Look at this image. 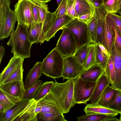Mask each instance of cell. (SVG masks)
Listing matches in <instances>:
<instances>
[{
	"mask_svg": "<svg viewBox=\"0 0 121 121\" xmlns=\"http://www.w3.org/2000/svg\"><path fill=\"white\" fill-rule=\"evenodd\" d=\"M10 36L7 44L11 47V52L13 56L24 59L30 58L33 44L29 39L27 26L18 22L16 29Z\"/></svg>",
	"mask_w": 121,
	"mask_h": 121,
	"instance_id": "6da1fadb",
	"label": "cell"
},
{
	"mask_svg": "<svg viewBox=\"0 0 121 121\" xmlns=\"http://www.w3.org/2000/svg\"><path fill=\"white\" fill-rule=\"evenodd\" d=\"M75 79H67L62 83L57 82L55 80L51 90L63 113H68L75 104L74 97Z\"/></svg>",
	"mask_w": 121,
	"mask_h": 121,
	"instance_id": "7a4b0ae2",
	"label": "cell"
},
{
	"mask_svg": "<svg viewBox=\"0 0 121 121\" xmlns=\"http://www.w3.org/2000/svg\"><path fill=\"white\" fill-rule=\"evenodd\" d=\"M64 57L56 47L43 59L42 73L46 76L55 79L62 76Z\"/></svg>",
	"mask_w": 121,
	"mask_h": 121,
	"instance_id": "3957f363",
	"label": "cell"
},
{
	"mask_svg": "<svg viewBox=\"0 0 121 121\" xmlns=\"http://www.w3.org/2000/svg\"><path fill=\"white\" fill-rule=\"evenodd\" d=\"M97 82L87 81L79 76L75 79L74 97L75 104H87L93 94Z\"/></svg>",
	"mask_w": 121,
	"mask_h": 121,
	"instance_id": "277c9868",
	"label": "cell"
},
{
	"mask_svg": "<svg viewBox=\"0 0 121 121\" xmlns=\"http://www.w3.org/2000/svg\"><path fill=\"white\" fill-rule=\"evenodd\" d=\"M65 27L67 28L73 35L77 49L86 44L92 43L87 25L77 18L73 20Z\"/></svg>",
	"mask_w": 121,
	"mask_h": 121,
	"instance_id": "5b68a950",
	"label": "cell"
},
{
	"mask_svg": "<svg viewBox=\"0 0 121 121\" xmlns=\"http://www.w3.org/2000/svg\"><path fill=\"white\" fill-rule=\"evenodd\" d=\"M62 30V32L56 47L64 57L73 56L77 49L74 38L66 28L64 27Z\"/></svg>",
	"mask_w": 121,
	"mask_h": 121,
	"instance_id": "8992f818",
	"label": "cell"
},
{
	"mask_svg": "<svg viewBox=\"0 0 121 121\" xmlns=\"http://www.w3.org/2000/svg\"><path fill=\"white\" fill-rule=\"evenodd\" d=\"M14 11L18 22L27 28L35 22L30 0H19L14 5Z\"/></svg>",
	"mask_w": 121,
	"mask_h": 121,
	"instance_id": "52a82bcc",
	"label": "cell"
},
{
	"mask_svg": "<svg viewBox=\"0 0 121 121\" xmlns=\"http://www.w3.org/2000/svg\"><path fill=\"white\" fill-rule=\"evenodd\" d=\"M0 89L15 103L23 99L25 90L23 80L14 81L0 85Z\"/></svg>",
	"mask_w": 121,
	"mask_h": 121,
	"instance_id": "ba28073f",
	"label": "cell"
},
{
	"mask_svg": "<svg viewBox=\"0 0 121 121\" xmlns=\"http://www.w3.org/2000/svg\"><path fill=\"white\" fill-rule=\"evenodd\" d=\"M85 70L84 66L73 55L64 57L63 81L66 79L77 78Z\"/></svg>",
	"mask_w": 121,
	"mask_h": 121,
	"instance_id": "9c48e42d",
	"label": "cell"
},
{
	"mask_svg": "<svg viewBox=\"0 0 121 121\" xmlns=\"http://www.w3.org/2000/svg\"><path fill=\"white\" fill-rule=\"evenodd\" d=\"M36 101L34 99H23L5 113L0 115V121H14L24 113Z\"/></svg>",
	"mask_w": 121,
	"mask_h": 121,
	"instance_id": "30bf717a",
	"label": "cell"
},
{
	"mask_svg": "<svg viewBox=\"0 0 121 121\" xmlns=\"http://www.w3.org/2000/svg\"><path fill=\"white\" fill-rule=\"evenodd\" d=\"M17 21L14 10L10 8L6 17L0 24V39L2 40L11 36L14 31L16 22Z\"/></svg>",
	"mask_w": 121,
	"mask_h": 121,
	"instance_id": "8fae6325",
	"label": "cell"
},
{
	"mask_svg": "<svg viewBox=\"0 0 121 121\" xmlns=\"http://www.w3.org/2000/svg\"><path fill=\"white\" fill-rule=\"evenodd\" d=\"M38 101L42 108L40 112L63 114L51 91Z\"/></svg>",
	"mask_w": 121,
	"mask_h": 121,
	"instance_id": "7c38bea8",
	"label": "cell"
},
{
	"mask_svg": "<svg viewBox=\"0 0 121 121\" xmlns=\"http://www.w3.org/2000/svg\"><path fill=\"white\" fill-rule=\"evenodd\" d=\"M110 57L114 65L115 72L114 88L121 91V52L113 44Z\"/></svg>",
	"mask_w": 121,
	"mask_h": 121,
	"instance_id": "4fadbf2b",
	"label": "cell"
},
{
	"mask_svg": "<svg viewBox=\"0 0 121 121\" xmlns=\"http://www.w3.org/2000/svg\"><path fill=\"white\" fill-rule=\"evenodd\" d=\"M74 19L66 14L59 17H57L50 28L46 33L45 35V40L49 41L52 38L55 36L58 30H62Z\"/></svg>",
	"mask_w": 121,
	"mask_h": 121,
	"instance_id": "5bb4252c",
	"label": "cell"
},
{
	"mask_svg": "<svg viewBox=\"0 0 121 121\" xmlns=\"http://www.w3.org/2000/svg\"><path fill=\"white\" fill-rule=\"evenodd\" d=\"M42 62H37L27 73L24 85L25 90H27L36 84L42 76Z\"/></svg>",
	"mask_w": 121,
	"mask_h": 121,
	"instance_id": "9a60e30c",
	"label": "cell"
},
{
	"mask_svg": "<svg viewBox=\"0 0 121 121\" xmlns=\"http://www.w3.org/2000/svg\"><path fill=\"white\" fill-rule=\"evenodd\" d=\"M95 9L98 23L95 43L97 44L99 43L103 45L104 22L106 19L107 15L109 13L103 4L96 8Z\"/></svg>",
	"mask_w": 121,
	"mask_h": 121,
	"instance_id": "2e32d148",
	"label": "cell"
},
{
	"mask_svg": "<svg viewBox=\"0 0 121 121\" xmlns=\"http://www.w3.org/2000/svg\"><path fill=\"white\" fill-rule=\"evenodd\" d=\"M24 59L13 56L0 75V84L5 80L21 64L23 63Z\"/></svg>",
	"mask_w": 121,
	"mask_h": 121,
	"instance_id": "e0dca14e",
	"label": "cell"
},
{
	"mask_svg": "<svg viewBox=\"0 0 121 121\" xmlns=\"http://www.w3.org/2000/svg\"><path fill=\"white\" fill-rule=\"evenodd\" d=\"M104 71L99 65L96 64L87 69H85L79 76L85 81L97 82Z\"/></svg>",
	"mask_w": 121,
	"mask_h": 121,
	"instance_id": "ac0fdd59",
	"label": "cell"
},
{
	"mask_svg": "<svg viewBox=\"0 0 121 121\" xmlns=\"http://www.w3.org/2000/svg\"><path fill=\"white\" fill-rule=\"evenodd\" d=\"M110 84L104 71L97 82L92 95L89 100L90 103H96L105 88Z\"/></svg>",
	"mask_w": 121,
	"mask_h": 121,
	"instance_id": "d6986e66",
	"label": "cell"
},
{
	"mask_svg": "<svg viewBox=\"0 0 121 121\" xmlns=\"http://www.w3.org/2000/svg\"><path fill=\"white\" fill-rule=\"evenodd\" d=\"M115 36L113 30L106 22V19L104 24L103 45L111 55Z\"/></svg>",
	"mask_w": 121,
	"mask_h": 121,
	"instance_id": "ffe728a7",
	"label": "cell"
},
{
	"mask_svg": "<svg viewBox=\"0 0 121 121\" xmlns=\"http://www.w3.org/2000/svg\"><path fill=\"white\" fill-rule=\"evenodd\" d=\"M86 114H105L115 116L118 113L113 110L102 106L95 103H90L87 104L84 109Z\"/></svg>",
	"mask_w": 121,
	"mask_h": 121,
	"instance_id": "44dd1931",
	"label": "cell"
},
{
	"mask_svg": "<svg viewBox=\"0 0 121 121\" xmlns=\"http://www.w3.org/2000/svg\"><path fill=\"white\" fill-rule=\"evenodd\" d=\"M117 89L110 85H108L102 93L98 101L95 103L99 105L105 107L113 100L116 95Z\"/></svg>",
	"mask_w": 121,
	"mask_h": 121,
	"instance_id": "7402d4cb",
	"label": "cell"
},
{
	"mask_svg": "<svg viewBox=\"0 0 121 121\" xmlns=\"http://www.w3.org/2000/svg\"><path fill=\"white\" fill-rule=\"evenodd\" d=\"M57 18V16L55 11L52 13L49 11L47 13L42 23L41 31L39 40V43L40 44L43 43L45 41V35Z\"/></svg>",
	"mask_w": 121,
	"mask_h": 121,
	"instance_id": "603a6c76",
	"label": "cell"
},
{
	"mask_svg": "<svg viewBox=\"0 0 121 121\" xmlns=\"http://www.w3.org/2000/svg\"><path fill=\"white\" fill-rule=\"evenodd\" d=\"M78 121H119L115 116L105 114H86L77 117Z\"/></svg>",
	"mask_w": 121,
	"mask_h": 121,
	"instance_id": "cb8c5ba5",
	"label": "cell"
},
{
	"mask_svg": "<svg viewBox=\"0 0 121 121\" xmlns=\"http://www.w3.org/2000/svg\"><path fill=\"white\" fill-rule=\"evenodd\" d=\"M42 23L34 22L28 28L27 31L29 39L32 43H39V40L41 33Z\"/></svg>",
	"mask_w": 121,
	"mask_h": 121,
	"instance_id": "d4e9b609",
	"label": "cell"
},
{
	"mask_svg": "<svg viewBox=\"0 0 121 121\" xmlns=\"http://www.w3.org/2000/svg\"><path fill=\"white\" fill-rule=\"evenodd\" d=\"M75 9L78 17L86 14L96 13V9L86 0H76Z\"/></svg>",
	"mask_w": 121,
	"mask_h": 121,
	"instance_id": "484cf974",
	"label": "cell"
},
{
	"mask_svg": "<svg viewBox=\"0 0 121 121\" xmlns=\"http://www.w3.org/2000/svg\"><path fill=\"white\" fill-rule=\"evenodd\" d=\"M96 44L90 43L87 57L84 65L85 69H87L97 64L96 63Z\"/></svg>",
	"mask_w": 121,
	"mask_h": 121,
	"instance_id": "4316f807",
	"label": "cell"
},
{
	"mask_svg": "<svg viewBox=\"0 0 121 121\" xmlns=\"http://www.w3.org/2000/svg\"><path fill=\"white\" fill-rule=\"evenodd\" d=\"M37 121H67L65 117L63 114L51 113H42L36 116Z\"/></svg>",
	"mask_w": 121,
	"mask_h": 121,
	"instance_id": "83f0119b",
	"label": "cell"
},
{
	"mask_svg": "<svg viewBox=\"0 0 121 121\" xmlns=\"http://www.w3.org/2000/svg\"><path fill=\"white\" fill-rule=\"evenodd\" d=\"M37 102L35 101L24 113L16 118L14 121H37L35 109Z\"/></svg>",
	"mask_w": 121,
	"mask_h": 121,
	"instance_id": "f1b7e54d",
	"label": "cell"
},
{
	"mask_svg": "<svg viewBox=\"0 0 121 121\" xmlns=\"http://www.w3.org/2000/svg\"><path fill=\"white\" fill-rule=\"evenodd\" d=\"M53 81L46 82L41 85L36 92L34 99L37 101L40 100L51 91L54 84Z\"/></svg>",
	"mask_w": 121,
	"mask_h": 121,
	"instance_id": "f546056e",
	"label": "cell"
},
{
	"mask_svg": "<svg viewBox=\"0 0 121 121\" xmlns=\"http://www.w3.org/2000/svg\"><path fill=\"white\" fill-rule=\"evenodd\" d=\"M90 43L86 44L77 49L73 55L78 61L83 66L88 53Z\"/></svg>",
	"mask_w": 121,
	"mask_h": 121,
	"instance_id": "4dcf8cb0",
	"label": "cell"
},
{
	"mask_svg": "<svg viewBox=\"0 0 121 121\" xmlns=\"http://www.w3.org/2000/svg\"><path fill=\"white\" fill-rule=\"evenodd\" d=\"M23 63L21 64L0 85L15 80H23Z\"/></svg>",
	"mask_w": 121,
	"mask_h": 121,
	"instance_id": "1f68e13d",
	"label": "cell"
},
{
	"mask_svg": "<svg viewBox=\"0 0 121 121\" xmlns=\"http://www.w3.org/2000/svg\"><path fill=\"white\" fill-rule=\"evenodd\" d=\"M103 4L109 13H115L119 11L121 0H108Z\"/></svg>",
	"mask_w": 121,
	"mask_h": 121,
	"instance_id": "d6a6232c",
	"label": "cell"
},
{
	"mask_svg": "<svg viewBox=\"0 0 121 121\" xmlns=\"http://www.w3.org/2000/svg\"><path fill=\"white\" fill-rule=\"evenodd\" d=\"M96 63L100 65L104 70L108 64L109 59L101 50L96 44Z\"/></svg>",
	"mask_w": 121,
	"mask_h": 121,
	"instance_id": "836d02e7",
	"label": "cell"
},
{
	"mask_svg": "<svg viewBox=\"0 0 121 121\" xmlns=\"http://www.w3.org/2000/svg\"><path fill=\"white\" fill-rule=\"evenodd\" d=\"M104 71L111 86L114 88L116 81L115 72L114 65L110 57L108 64Z\"/></svg>",
	"mask_w": 121,
	"mask_h": 121,
	"instance_id": "e575fe53",
	"label": "cell"
},
{
	"mask_svg": "<svg viewBox=\"0 0 121 121\" xmlns=\"http://www.w3.org/2000/svg\"><path fill=\"white\" fill-rule=\"evenodd\" d=\"M115 110L119 113L121 112V91L117 89L116 95L113 100L104 107Z\"/></svg>",
	"mask_w": 121,
	"mask_h": 121,
	"instance_id": "d590c367",
	"label": "cell"
},
{
	"mask_svg": "<svg viewBox=\"0 0 121 121\" xmlns=\"http://www.w3.org/2000/svg\"><path fill=\"white\" fill-rule=\"evenodd\" d=\"M0 104L3 106L4 114L13 107L16 103L10 100L0 89Z\"/></svg>",
	"mask_w": 121,
	"mask_h": 121,
	"instance_id": "8d00e7d4",
	"label": "cell"
},
{
	"mask_svg": "<svg viewBox=\"0 0 121 121\" xmlns=\"http://www.w3.org/2000/svg\"><path fill=\"white\" fill-rule=\"evenodd\" d=\"M98 21L97 16L87 25L92 43H95L96 39Z\"/></svg>",
	"mask_w": 121,
	"mask_h": 121,
	"instance_id": "74e56055",
	"label": "cell"
},
{
	"mask_svg": "<svg viewBox=\"0 0 121 121\" xmlns=\"http://www.w3.org/2000/svg\"><path fill=\"white\" fill-rule=\"evenodd\" d=\"M43 82L41 80L38 81L31 87L25 90L23 99H31L34 98L38 90L42 84Z\"/></svg>",
	"mask_w": 121,
	"mask_h": 121,
	"instance_id": "f35d334b",
	"label": "cell"
},
{
	"mask_svg": "<svg viewBox=\"0 0 121 121\" xmlns=\"http://www.w3.org/2000/svg\"><path fill=\"white\" fill-rule=\"evenodd\" d=\"M11 0H0V24L5 19L10 8Z\"/></svg>",
	"mask_w": 121,
	"mask_h": 121,
	"instance_id": "ab89813d",
	"label": "cell"
},
{
	"mask_svg": "<svg viewBox=\"0 0 121 121\" xmlns=\"http://www.w3.org/2000/svg\"><path fill=\"white\" fill-rule=\"evenodd\" d=\"M76 2V0H67L66 4V14L74 19L78 17L75 9Z\"/></svg>",
	"mask_w": 121,
	"mask_h": 121,
	"instance_id": "60d3db41",
	"label": "cell"
},
{
	"mask_svg": "<svg viewBox=\"0 0 121 121\" xmlns=\"http://www.w3.org/2000/svg\"><path fill=\"white\" fill-rule=\"evenodd\" d=\"M110 26L113 30L115 33L113 44L115 46L116 48L121 52V36L114 23L112 24Z\"/></svg>",
	"mask_w": 121,
	"mask_h": 121,
	"instance_id": "b9f144b4",
	"label": "cell"
},
{
	"mask_svg": "<svg viewBox=\"0 0 121 121\" xmlns=\"http://www.w3.org/2000/svg\"><path fill=\"white\" fill-rule=\"evenodd\" d=\"M39 8L41 22L43 23L48 11V8L46 3L35 1Z\"/></svg>",
	"mask_w": 121,
	"mask_h": 121,
	"instance_id": "7bdbcfd3",
	"label": "cell"
},
{
	"mask_svg": "<svg viewBox=\"0 0 121 121\" xmlns=\"http://www.w3.org/2000/svg\"><path fill=\"white\" fill-rule=\"evenodd\" d=\"M35 22H41L38 6L35 1L30 0Z\"/></svg>",
	"mask_w": 121,
	"mask_h": 121,
	"instance_id": "ee69618b",
	"label": "cell"
},
{
	"mask_svg": "<svg viewBox=\"0 0 121 121\" xmlns=\"http://www.w3.org/2000/svg\"><path fill=\"white\" fill-rule=\"evenodd\" d=\"M67 0H62L59 5L55 11L57 17H61L66 14V4Z\"/></svg>",
	"mask_w": 121,
	"mask_h": 121,
	"instance_id": "f6af8a7d",
	"label": "cell"
},
{
	"mask_svg": "<svg viewBox=\"0 0 121 121\" xmlns=\"http://www.w3.org/2000/svg\"><path fill=\"white\" fill-rule=\"evenodd\" d=\"M121 36V16L114 13H109Z\"/></svg>",
	"mask_w": 121,
	"mask_h": 121,
	"instance_id": "bcb514c9",
	"label": "cell"
},
{
	"mask_svg": "<svg viewBox=\"0 0 121 121\" xmlns=\"http://www.w3.org/2000/svg\"><path fill=\"white\" fill-rule=\"evenodd\" d=\"M96 16V12L83 15L78 17L77 18L87 25Z\"/></svg>",
	"mask_w": 121,
	"mask_h": 121,
	"instance_id": "7dc6e473",
	"label": "cell"
},
{
	"mask_svg": "<svg viewBox=\"0 0 121 121\" xmlns=\"http://www.w3.org/2000/svg\"><path fill=\"white\" fill-rule=\"evenodd\" d=\"M97 44L99 46L102 51L107 56L109 59L111 56V55L105 47L103 45L100 44L99 43Z\"/></svg>",
	"mask_w": 121,
	"mask_h": 121,
	"instance_id": "c3c4849f",
	"label": "cell"
},
{
	"mask_svg": "<svg viewBox=\"0 0 121 121\" xmlns=\"http://www.w3.org/2000/svg\"><path fill=\"white\" fill-rule=\"evenodd\" d=\"M42 108L40 106L38 101H37L35 109V112L36 115L41 112Z\"/></svg>",
	"mask_w": 121,
	"mask_h": 121,
	"instance_id": "681fc988",
	"label": "cell"
},
{
	"mask_svg": "<svg viewBox=\"0 0 121 121\" xmlns=\"http://www.w3.org/2000/svg\"><path fill=\"white\" fill-rule=\"evenodd\" d=\"M5 53V49L2 45H1L0 48V63L2 60L4 55Z\"/></svg>",
	"mask_w": 121,
	"mask_h": 121,
	"instance_id": "f907efd6",
	"label": "cell"
},
{
	"mask_svg": "<svg viewBox=\"0 0 121 121\" xmlns=\"http://www.w3.org/2000/svg\"><path fill=\"white\" fill-rule=\"evenodd\" d=\"M93 1L96 8L100 6L103 3L102 0H93Z\"/></svg>",
	"mask_w": 121,
	"mask_h": 121,
	"instance_id": "816d5d0a",
	"label": "cell"
},
{
	"mask_svg": "<svg viewBox=\"0 0 121 121\" xmlns=\"http://www.w3.org/2000/svg\"><path fill=\"white\" fill-rule=\"evenodd\" d=\"M93 7L96 9V7L93 0H86Z\"/></svg>",
	"mask_w": 121,
	"mask_h": 121,
	"instance_id": "f5cc1de1",
	"label": "cell"
},
{
	"mask_svg": "<svg viewBox=\"0 0 121 121\" xmlns=\"http://www.w3.org/2000/svg\"><path fill=\"white\" fill-rule=\"evenodd\" d=\"M33 1L47 3L50 1L51 0H32Z\"/></svg>",
	"mask_w": 121,
	"mask_h": 121,
	"instance_id": "db71d44e",
	"label": "cell"
},
{
	"mask_svg": "<svg viewBox=\"0 0 121 121\" xmlns=\"http://www.w3.org/2000/svg\"><path fill=\"white\" fill-rule=\"evenodd\" d=\"M62 0H56L58 6H59Z\"/></svg>",
	"mask_w": 121,
	"mask_h": 121,
	"instance_id": "11a10c76",
	"label": "cell"
},
{
	"mask_svg": "<svg viewBox=\"0 0 121 121\" xmlns=\"http://www.w3.org/2000/svg\"><path fill=\"white\" fill-rule=\"evenodd\" d=\"M120 15H121V8L119 11L117 13Z\"/></svg>",
	"mask_w": 121,
	"mask_h": 121,
	"instance_id": "9f6ffc18",
	"label": "cell"
},
{
	"mask_svg": "<svg viewBox=\"0 0 121 121\" xmlns=\"http://www.w3.org/2000/svg\"><path fill=\"white\" fill-rule=\"evenodd\" d=\"M108 0H102L103 3L105 2Z\"/></svg>",
	"mask_w": 121,
	"mask_h": 121,
	"instance_id": "6f0895ef",
	"label": "cell"
},
{
	"mask_svg": "<svg viewBox=\"0 0 121 121\" xmlns=\"http://www.w3.org/2000/svg\"><path fill=\"white\" fill-rule=\"evenodd\" d=\"M121 115L120 117V118L119 120V121H121V112L120 113Z\"/></svg>",
	"mask_w": 121,
	"mask_h": 121,
	"instance_id": "680465c9",
	"label": "cell"
},
{
	"mask_svg": "<svg viewBox=\"0 0 121 121\" xmlns=\"http://www.w3.org/2000/svg\"><path fill=\"white\" fill-rule=\"evenodd\" d=\"M120 15L121 16V15Z\"/></svg>",
	"mask_w": 121,
	"mask_h": 121,
	"instance_id": "91938a15",
	"label": "cell"
},
{
	"mask_svg": "<svg viewBox=\"0 0 121 121\" xmlns=\"http://www.w3.org/2000/svg\"></svg>",
	"mask_w": 121,
	"mask_h": 121,
	"instance_id": "94428289",
	"label": "cell"
}]
</instances>
